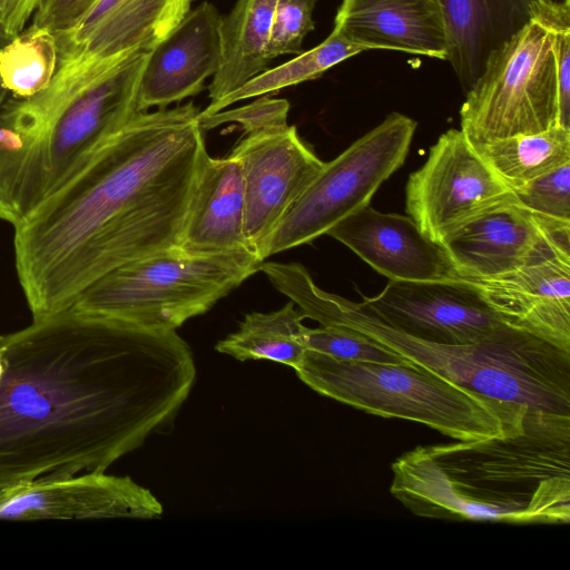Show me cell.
<instances>
[{
	"mask_svg": "<svg viewBox=\"0 0 570 570\" xmlns=\"http://www.w3.org/2000/svg\"><path fill=\"white\" fill-rule=\"evenodd\" d=\"M304 342L307 350L342 361L389 364L409 361L366 335L345 326L306 327Z\"/></svg>",
	"mask_w": 570,
	"mask_h": 570,
	"instance_id": "cell-27",
	"label": "cell"
},
{
	"mask_svg": "<svg viewBox=\"0 0 570 570\" xmlns=\"http://www.w3.org/2000/svg\"><path fill=\"white\" fill-rule=\"evenodd\" d=\"M232 153L238 158L244 177L246 239L259 258L271 234L325 163L289 125L246 135Z\"/></svg>",
	"mask_w": 570,
	"mask_h": 570,
	"instance_id": "cell-13",
	"label": "cell"
},
{
	"mask_svg": "<svg viewBox=\"0 0 570 570\" xmlns=\"http://www.w3.org/2000/svg\"><path fill=\"white\" fill-rule=\"evenodd\" d=\"M364 50L366 49L332 31L323 42L313 49L303 51L274 68H267L236 90L209 104L203 111H199L198 117L210 116L244 99L275 94L284 88L315 80L333 66Z\"/></svg>",
	"mask_w": 570,
	"mask_h": 570,
	"instance_id": "cell-25",
	"label": "cell"
},
{
	"mask_svg": "<svg viewBox=\"0 0 570 570\" xmlns=\"http://www.w3.org/2000/svg\"><path fill=\"white\" fill-rule=\"evenodd\" d=\"M41 0H0V39L9 41L24 30Z\"/></svg>",
	"mask_w": 570,
	"mask_h": 570,
	"instance_id": "cell-33",
	"label": "cell"
},
{
	"mask_svg": "<svg viewBox=\"0 0 570 570\" xmlns=\"http://www.w3.org/2000/svg\"><path fill=\"white\" fill-rule=\"evenodd\" d=\"M317 0H281L271 29L266 57L272 59L303 52L305 36L315 29L313 10Z\"/></svg>",
	"mask_w": 570,
	"mask_h": 570,
	"instance_id": "cell-29",
	"label": "cell"
},
{
	"mask_svg": "<svg viewBox=\"0 0 570 570\" xmlns=\"http://www.w3.org/2000/svg\"><path fill=\"white\" fill-rule=\"evenodd\" d=\"M58 59L55 33L32 23L0 47V82L10 96L31 98L49 87Z\"/></svg>",
	"mask_w": 570,
	"mask_h": 570,
	"instance_id": "cell-26",
	"label": "cell"
},
{
	"mask_svg": "<svg viewBox=\"0 0 570 570\" xmlns=\"http://www.w3.org/2000/svg\"><path fill=\"white\" fill-rule=\"evenodd\" d=\"M281 0H237L220 19V62L209 85L213 104L267 69L266 47Z\"/></svg>",
	"mask_w": 570,
	"mask_h": 570,
	"instance_id": "cell-22",
	"label": "cell"
},
{
	"mask_svg": "<svg viewBox=\"0 0 570 570\" xmlns=\"http://www.w3.org/2000/svg\"><path fill=\"white\" fill-rule=\"evenodd\" d=\"M147 53L114 63L59 58L42 92L7 97L0 108V220L19 225L140 112Z\"/></svg>",
	"mask_w": 570,
	"mask_h": 570,
	"instance_id": "cell-4",
	"label": "cell"
},
{
	"mask_svg": "<svg viewBox=\"0 0 570 570\" xmlns=\"http://www.w3.org/2000/svg\"><path fill=\"white\" fill-rule=\"evenodd\" d=\"M262 263L248 249L208 254L174 247L110 271L70 307L146 330L174 332L209 311L258 272Z\"/></svg>",
	"mask_w": 570,
	"mask_h": 570,
	"instance_id": "cell-7",
	"label": "cell"
},
{
	"mask_svg": "<svg viewBox=\"0 0 570 570\" xmlns=\"http://www.w3.org/2000/svg\"><path fill=\"white\" fill-rule=\"evenodd\" d=\"M461 278L508 326L570 352V258L553 257L493 277Z\"/></svg>",
	"mask_w": 570,
	"mask_h": 570,
	"instance_id": "cell-17",
	"label": "cell"
},
{
	"mask_svg": "<svg viewBox=\"0 0 570 570\" xmlns=\"http://www.w3.org/2000/svg\"><path fill=\"white\" fill-rule=\"evenodd\" d=\"M472 145L512 190L570 163V128L562 126Z\"/></svg>",
	"mask_w": 570,
	"mask_h": 570,
	"instance_id": "cell-24",
	"label": "cell"
},
{
	"mask_svg": "<svg viewBox=\"0 0 570 570\" xmlns=\"http://www.w3.org/2000/svg\"><path fill=\"white\" fill-rule=\"evenodd\" d=\"M391 468V494L419 517L570 522V416L528 411L518 432L416 446Z\"/></svg>",
	"mask_w": 570,
	"mask_h": 570,
	"instance_id": "cell-3",
	"label": "cell"
},
{
	"mask_svg": "<svg viewBox=\"0 0 570 570\" xmlns=\"http://www.w3.org/2000/svg\"><path fill=\"white\" fill-rule=\"evenodd\" d=\"M193 104L136 114L14 228L18 279L33 320L69 308L94 282L178 247L207 155Z\"/></svg>",
	"mask_w": 570,
	"mask_h": 570,
	"instance_id": "cell-2",
	"label": "cell"
},
{
	"mask_svg": "<svg viewBox=\"0 0 570 570\" xmlns=\"http://www.w3.org/2000/svg\"><path fill=\"white\" fill-rule=\"evenodd\" d=\"M179 248L191 253L252 250L245 235V185L238 158L208 154L199 168Z\"/></svg>",
	"mask_w": 570,
	"mask_h": 570,
	"instance_id": "cell-20",
	"label": "cell"
},
{
	"mask_svg": "<svg viewBox=\"0 0 570 570\" xmlns=\"http://www.w3.org/2000/svg\"><path fill=\"white\" fill-rule=\"evenodd\" d=\"M255 98L254 101L245 106L198 117L200 127L213 129L223 124L236 122L246 135H254L288 126L289 102L286 99H275L268 95Z\"/></svg>",
	"mask_w": 570,
	"mask_h": 570,
	"instance_id": "cell-30",
	"label": "cell"
},
{
	"mask_svg": "<svg viewBox=\"0 0 570 570\" xmlns=\"http://www.w3.org/2000/svg\"><path fill=\"white\" fill-rule=\"evenodd\" d=\"M6 42H8V41L0 39V47L3 46ZM8 95H9V92L4 89V87L0 82V108L2 107L3 102L6 101Z\"/></svg>",
	"mask_w": 570,
	"mask_h": 570,
	"instance_id": "cell-34",
	"label": "cell"
},
{
	"mask_svg": "<svg viewBox=\"0 0 570 570\" xmlns=\"http://www.w3.org/2000/svg\"><path fill=\"white\" fill-rule=\"evenodd\" d=\"M0 498L105 472L166 428L196 377L189 345L71 307L1 335Z\"/></svg>",
	"mask_w": 570,
	"mask_h": 570,
	"instance_id": "cell-1",
	"label": "cell"
},
{
	"mask_svg": "<svg viewBox=\"0 0 570 570\" xmlns=\"http://www.w3.org/2000/svg\"><path fill=\"white\" fill-rule=\"evenodd\" d=\"M333 31L366 50L448 58V35L436 0H342Z\"/></svg>",
	"mask_w": 570,
	"mask_h": 570,
	"instance_id": "cell-19",
	"label": "cell"
},
{
	"mask_svg": "<svg viewBox=\"0 0 570 570\" xmlns=\"http://www.w3.org/2000/svg\"><path fill=\"white\" fill-rule=\"evenodd\" d=\"M416 125L412 118L392 112L325 163L266 240L261 261L327 234L338 222L370 205L380 186L404 164Z\"/></svg>",
	"mask_w": 570,
	"mask_h": 570,
	"instance_id": "cell-9",
	"label": "cell"
},
{
	"mask_svg": "<svg viewBox=\"0 0 570 570\" xmlns=\"http://www.w3.org/2000/svg\"><path fill=\"white\" fill-rule=\"evenodd\" d=\"M2 373H3V365H2V362H1V357H0V379H1Z\"/></svg>",
	"mask_w": 570,
	"mask_h": 570,
	"instance_id": "cell-35",
	"label": "cell"
},
{
	"mask_svg": "<svg viewBox=\"0 0 570 570\" xmlns=\"http://www.w3.org/2000/svg\"><path fill=\"white\" fill-rule=\"evenodd\" d=\"M0 338H1V335H0Z\"/></svg>",
	"mask_w": 570,
	"mask_h": 570,
	"instance_id": "cell-36",
	"label": "cell"
},
{
	"mask_svg": "<svg viewBox=\"0 0 570 570\" xmlns=\"http://www.w3.org/2000/svg\"><path fill=\"white\" fill-rule=\"evenodd\" d=\"M274 287L305 318L355 330L471 391L530 411L570 416V352L530 333L508 326L471 344L421 341L385 324L362 302L321 289L297 263L276 273Z\"/></svg>",
	"mask_w": 570,
	"mask_h": 570,
	"instance_id": "cell-5",
	"label": "cell"
},
{
	"mask_svg": "<svg viewBox=\"0 0 570 570\" xmlns=\"http://www.w3.org/2000/svg\"><path fill=\"white\" fill-rule=\"evenodd\" d=\"M440 245L458 276L493 277L553 257L570 258V219L537 214L515 199L478 215Z\"/></svg>",
	"mask_w": 570,
	"mask_h": 570,
	"instance_id": "cell-11",
	"label": "cell"
},
{
	"mask_svg": "<svg viewBox=\"0 0 570 570\" xmlns=\"http://www.w3.org/2000/svg\"><path fill=\"white\" fill-rule=\"evenodd\" d=\"M570 0H534L531 20L552 36L557 66L559 126L570 128Z\"/></svg>",
	"mask_w": 570,
	"mask_h": 570,
	"instance_id": "cell-28",
	"label": "cell"
},
{
	"mask_svg": "<svg viewBox=\"0 0 570 570\" xmlns=\"http://www.w3.org/2000/svg\"><path fill=\"white\" fill-rule=\"evenodd\" d=\"M337 239L390 281H435L458 276L443 247L424 236L409 216L370 205L334 225Z\"/></svg>",
	"mask_w": 570,
	"mask_h": 570,
	"instance_id": "cell-18",
	"label": "cell"
},
{
	"mask_svg": "<svg viewBox=\"0 0 570 570\" xmlns=\"http://www.w3.org/2000/svg\"><path fill=\"white\" fill-rule=\"evenodd\" d=\"M362 303L391 327L421 341L462 345L508 327L465 279L390 281Z\"/></svg>",
	"mask_w": 570,
	"mask_h": 570,
	"instance_id": "cell-12",
	"label": "cell"
},
{
	"mask_svg": "<svg viewBox=\"0 0 570 570\" xmlns=\"http://www.w3.org/2000/svg\"><path fill=\"white\" fill-rule=\"evenodd\" d=\"M304 318L293 302L274 312L246 314L238 330L215 350L239 361L267 360L296 370L307 351Z\"/></svg>",
	"mask_w": 570,
	"mask_h": 570,
	"instance_id": "cell-23",
	"label": "cell"
},
{
	"mask_svg": "<svg viewBox=\"0 0 570 570\" xmlns=\"http://www.w3.org/2000/svg\"><path fill=\"white\" fill-rule=\"evenodd\" d=\"M515 199L461 129L439 137L405 186L407 216L439 244L483 212Z\"/></svg>",
	"mask_w": 570,
	"mask_h": 570,
	"instance_id": "cell-10",
	"label": "cell"
},
{
	"mask_svg": "<svg viewBox=\"0 0 570 570\" xmlns=\"http://www.w3.org/2000/svg\"><path fill=\"white\" fill-rule=\"evenodd\" d=\"M446 29L449 61L466 92L492 51L531 20L534 0H436Z\"/></svg>",
	"mask_w": 570,
	"mask_h": 570,
	"instance_id": "cell-21",
	"label": "cell"
},
{
	"mask_svg": "<svg viewBox=\"0 0 570 570\" xmlns=\"http://www.w3.org/2000/svg\"><path fill=\"white\" fill-rule=\"evenodd\" d=\"M465 94L461 130L472 144L559 126L550 31L530 20L491 52L483 72Z\"/></svg>",
	"mask_w": 570,
	"mask_h": 570,
	"instance_id": "cell-8",
	"label": "cell"
},
{
	"mask_svg": "<svg viewBox=\"0 0 570 570\" xmlns=\"http://www.w3.org/2000/svg\"><path fill=\"white\" fill-rule=\"evenodd\" d=\"M517 200L540 215L570 219V163L513 190Z\"/></svg>",
	"mask_w": 570,
	"mask_h": 570,
	"instance_id": "cell-31",
	"label": "cell"
},
{
	"mask_svg": "<svg viewBox=\"0 0 570 570\" xmlns=\"http://www.w3.org/2000/svg\"><path fill=\"white\" fill-rule=\"evenodd\" d=\"M295 371L321 395L370 414L422 423L458 441L518 432L530 411L471 391L411 361H342L307 350Z\"/></svg>",
	"mask_w": 570,
	"mask_h": 570,
	"instance_id": "cell-6",
	"label": "cell"
},
{
	"mask_svg": "<svg viewBox=\"0 0 570 570\" xmlns=\"http://www.w3.org/2000/svg\"><path fill=\"white\" fill-rule=\"evenodd\" d=\"M193 0H97L69 31L55 35L58 56L111 63L149 52L189 12Z\"/></svg>",
	"mask_w": 570,
	"mask_h": 570,
	"instance_id": "cell-16",
	"label": "cell"
},
{
	"mask_svg": "<svg viewBox=\"0 0 570 570\" xmlns=\"http://www.w3.org/2000/svg\"><path fill=\"white\" fill-rule=\"evenodd\" d=\"M97 0H41L33 24L46 27L55 35L72 29Z\"/></svg>",
	"mask_w": 570,
	"mask_h": 570,
	"instance_id": "cell-32",
	"label": "cell"
},
{
	"mask_svg": "<svg viewBox=\"0 0 570 570\" xmlns=\"http://www.w3.org/2000/svg\"><path fill=\"white\" fill-rule=\"evenodd\" d=\"M163 505L129 476L105 472L20 488L0 498V520L156 519Z\"/></svg>",
	"mask_w": 570,
	"mask_h": 570,
	"instance_id": "cell-14",
	"label": "cell"
},
{
	"mask_svg": "<svg viewBox=\"0 0 570 570\" xmlns=\"http://www.w3.org/2000/svg\"><path fill=\"white\" fill-rule=\"evenodd\" d=\"M222 16L204 1L148 53L138 86L139 111L197 95L220 62Z\"/></svg>",
	"mask_w": 570,
	"mask_h": 570,
	"instance_id": "cell-15",
	"label": "cell"
}]
</instances>
